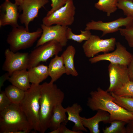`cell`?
Segmentation results:
<instances>
[{
	"label": "cell",
	"instance_id": "obj_6",
	"mask_svg": "<svg viewBox=\"0 0 133 133\" xmlns=\"http://www.w3.org/2000/svg\"><path fill=\"white\" fill-rule=\"evenodd\" d=\"M75 10L73 0H68L63 6L43 17V24L47 26L55 24L68 27L74 22Z\"/></svg>",
	"mask_w": 133,
	"mask_h": 133
},
{
	"label": "cell",
	"instance_id": "obj_23",
	"mask_svg": "<svg viewBox=\"0 0 133 133\" xmlns=\"http://www.w3.org/2000/svg\"><path fill=\"white\" fill-rule=\"evenodd\" d=\"M119 0H99L94 7L99 10L105 12L108 17L115 12L117 9Z\"/></svg>",
	"mask_w": 133,
	"mask_h": 133
},
{
	"label": "cell",
	"instance_id": "obj_24",
	"mask_svg": "<svg viewBox=\"0 0 133 133\" xmlns=\"http://www.w3.org/2000/svg\"><path fill=\"white\" fill-rule=\"evenodd\" d=\"M5 92L12 103L19 104L23 99L25 91L12 85L5 89Z\"/></svg>",
	"mask_w": 133,
	"mask_h": 133
},
{
	"label": "cell",
	"instance_id": "obj_3",
	"mask_svg": "<svg viewBox=\"0 0 133 133\" xmlns=\"http://www.w3.org/2000/svg\"><path fill=\"white\" fill-rule=\"evenodd\" d=\"M32 130L19 104L12 103L0 111V133H28Z\"/></svg>",
	"mask_w": 133,
	"mask_h": 133
},
{
	"label": "cell",
	"instance_id": "obj_16",
	"mask_svg": "<svg viewBox=\"0 0 133 133\" xmlns=\"http://www.w3.org/2000/svg\"><path fill=\"white\" fill-rule=\"evenodd\" d=\"M96 114L89 118L81 117L83 126L87 128L90 133H99V123L102 122L106 123H110V116L108 112L101 110H98Z\"/></svg>",
	"mask_w": 133,
	"mask_h": 133
},
{
	"label": "cell",
	"instance_id": "obj_15",
	"mask_svg": "<svg viewBox=\"0 0 133 133\" xmlns=\"http://www.w3.org/2000/svg\"><path fill=\"white\" fill-rule=\"evenodd\" d=\"M0 26L10 25L13 28L19 26V6L10 1H5L0 7Z\"/></svg>",
	"mask_w": 133,
	"mask_h": 133
},
{
	"label": "cell",
	"instance_id": "obj_21",
	"mask_svg": "<svg viewBox=\"0 0 133 133\" xmlns=\"http://www.w3.org/2000/svg\"><path fill=\"white\" fill-rule=\"evenodd\" d=\"M66 108L62 103L57 104L55 107L50 120L49 129L51 131L59 127L62 123L68 122Z\"/></svg>",
	"mask_w": 133,
	"mask_h": 133
},
{
	"label": "cell",
	"instance_id": "obj_10",
	"mask_svg": "<svg viewBox=\"0 0 133 133\" xmlns=\"http://www.w3.org/2000/svg\"><path fill=\"white\" fill-rule=\"evenodd\" d=\"M67 27L58 25L47 26L43 24H41L42 33L36 48L52 40L57 41L63 47L65 46L68 40L66 36Z\"/></svg>",
	"mask_w": 133,
	"mask_h": 133
},
{
	"label": "cell",
	"instance_id": "obj_5",
	"mask_svg": "<svg viewBox=\"0 0 133 133\" xmlns=\"http://www.w3.org/2000/svg\"><path fill=\"white\" fill-rule=\"evenodd\" d=\"M41 28L35 31L30 32L23 26L13 28L7 35L6 41L9 49L14 52L26 49L32 46L42 33Z\"/></svg>",
	"mask_w": 133,
	"mask_h": 133
},
{
	"label": "cell",
	"instance_id": "obj_29",
	"mask_svg": "<svg viewBox=\"0 0 133 133\" xmlns=\"http://www.w3.org/2000/svg\"><path fill=\"white\" fill-rule=\"evenodd\" d=\"M113 92L119 96L133 97V82L130 81Z\"/></svg>",
	"mask_w": 133,
	"mask_h": 133
},
{
	"label": "cell",
	"instance_id": "obj_37",
	"mask_svg": "<svg viewBox=\"0 0 133 133\" xmlns=\"http://www.w3.org/2000/svg\"><path fill=\"white\" fill-rule=\"evenodd\" d=\"M24 0H15V3L18 6H20L22 4Z\"/></svg>",
	"mask_w": 133,
	"mask_h": 133
},
{
	"label": "cell",
	"instance_id": "obj_32",
	"mask_svg": "<svg viewBox=\"0 0 133 133\" xmlns=\"http://www.w3.org/2000/svg\"><path fill=\"white\" fill-rule=\"evenodd\" d=\"M68 0H51V8L49 11L46 16H48L53 12L65 5Z\"/></svg>",
	"mask_w": 133,
	"mask_h": 133
},
{
	"label": "cell",
	"instance_id": "obj_19",
	"mask_svg": "<svg viewBox=\"0 0 133 133\" xmlns=\"http://www.w3.org/2000/svg\"><path fill=\"white\" fill-rule=\"evenodd\" d=\"M8 80L12 85L25 91L31 87L28 71L26 69L15 71Z\"/></svg>",
	"mask_w": 133,
	"mask_h": 133
},
{
	"label": "cell",
	"instance_id": "obj_9",
	"mask_svg": "<svg viewBox=\"0 0 133 133\" xmlns=\"http://www.w3.org/2000/svg\"><path fill=\"white\" fill-rule=\"evenodd\" d=\"M116 49L112 52L97 55L90 58L89 61L94 64L107 61L110 63L128 66L132 59V54L120 42H116Z\"/></svg>",
	"mask_w": 133,
	"mask_h": 133
},
{
	"label": "cell",
	"instance_id": "obj_25",
	"mask_svg": "<svg viewBox=\"0 0 133 133\" xmlns=\"http://www.w3.org/2000/svg\"><path fill=\"white\" fill-rule=\"evenodd\" d=\"M114 98V101L118 105L133 113V97L120 96L110 92Z\"/></svg>",
	"mask_w": 133,
	"mask_h": 133
},
{
	"label": "cell",
	"instance_id": "obj_35",
	"mask_svg": "<svg viewBox=\"0 0 133 133\" xmlns=\"http://www.w3.org/2000/svg\"><path fill=\"white\" fill-rule=\"evenodd\" d=\"M126 133H133V120L129 121L126 127Z\"/></svg>",
	"mask_w": 133,
	"mask_h": 133
},
{
	"label": "cell",
	"instance_id": "obj_33",
	"mask_svg": "<svg viewBox=\"0 0 133 133\" xmlns=\"http://www.w3.org/2000/svg\"><path fill=\"white\" fill-rule=\"evenodd\" d=\"M67 122H65L62 123L60 127L58 128L60 130V133H82V132H77L71 130L66 127Z\"/></svg>",
	"mask_w": 133,
	"mask_h": 133
},
{
	"label": "cell",
	"instance_id": "obj_28",
	"mask_svg": "<svg viewBox=\"0 0 133 133\" xmlns=\"http://www.w3.org/2000/svg\"><path fill=\"white\" fill-rule=\"evenodd\" d=\"M117 8L122 10L126 17H133V0H119Z\"/></svg>",
	"mask_w": 133,
	"mask_h": 133
},
{
	"label": "cell",
	"instance_id": "obj_18",
	"mask_svg": "<svg viewBox=\"0 0 133 133\" xmlns=\"http://www.w3.org/2000/svg\"><path fill=\"white\" fill-rule=\"evenodd\" d=\"M48 67L49 76L51 78L50 82L54 83L64 74L66 73V69L62 57L58 55L51 59Z\"/></svg>",
	"mask_w": 133,
	"mask_h": 133
},
{
	"label": "cell",
	"instance_id": "obj_7",
	"mask_svg": "<svg viewBox=\"0 0 133 133\" xmlns=\"http://www.w3.org/2000/svg\"><path fill=\"white\" fill-rule=\"evenodd\" d=\"M63 47L57 41L52 40L36 47L29 54L27 69L38 65L41 62H46L53 56L58 55Z\"/></svg>",
	"mask_w": 133,
	"mask_h": 133
},
{
	"label": "cell",
	"instance_id": "obj_11",
	"mask_svg": "<svg viewBox=\"0 0 133 133\" xmlns=\"http://www.w3.org/2000/svg\"><path fill=\"white\" fill-rule=\"evenodd\" d=\"M133 23V17H120L107 22L92 20L86 23L84 30L101 31L102 33L101 36L102 37L107 34L117 32L121 27L123 26L125 27Z\"/></svg>",
	"mask_w": 133,
	"mask_h": 133
},
{
	"label": "cell",
	"instance_id": "obj_27",
	"mask_svg": "<svg viewBox=\"0 0 133 133\" xmlns=\"http://www.w3.org/2000/svg\"><path fill=\"white\" fill-rule=\"evenodd\" d=\"M81 33L77 34L74 33L71 28L67 27L66 36L68 40H71L79 43H81L83 41L88 40L92 35L90 30H80Z\"/></svg>",
	"mask_w": 133,
	"mask_h": 133
},
{
	"label": "cell",
	"instance_id": "obj_14",
	"mask_svg": "<svg viewBox=\"0 0 133 133\" xmlns=\"http://www.w3.org/2000/svg\"><path fill=\"white\" fill-rule=\"evenodd\" d=\"M49 2L48 0H24L19 6V11H22L19 18L20 23L24 24L26 29L29 31L30 22L38 17L39 10Z\"/></svg>",
	"mask_w": 133,
	"mask_h": 133
},
{
	"label": "cell",
	"instance_id": "obj_1",
	"mask_svg": "<svg viewBox=\"0 0 133 133\" xmlns=\"http://www.w3.org/2000/svg\"><path fill=\"white\" fill-rule=\"evenodd\" d=\"M88 98L87 105L93 111L101 110L110 114V123L119 120L128 123L133 120V113L129 111L114 102V98L110 92L100 87L91 91Z\"/></svg>",
	"mask_w": 133,
	"mask_h": 133
},
{
	"label": "cell",
	"instance_id": "obj_36",
	"mask_svg": "<svg viewBox=\"0 0 133 133\" xmlns=\"http://www.w3.org/2000/svg\"><path fill=\"white\" fill-rule=\"evenodd\" d=\"M10 76L8 73L7 72V73L4 74L1 77L0 84V90L1 88L3 86L4 82L6 80H8Z\"/></svg>",
	"mask_w": 133,
	"mask_h": 133
},
{
	"label": "cell",
	"instance_id": "obj_17",
	"mask_svg": "<svg viewBox=\"0 0 133 133\" xmlns=\"http://www.w3.org/2000/svg\"><path fill=\"white\" fill-rule=\"evenodd\" d=\"M65 108L68 115V121H71L74 124L72 130L77 132H87V129L83 124L81 117L79 115L83 110L81 105L75 103L71 106H68Z\"/></svg>",
	"mask_w": 133,
	"mask_h": 133
},
{
	"label": "cell",
	"instance_id": "obj_2",
	"mask_svg": "<svg viewBox=\"0 0 133 133\" xmlns=\"http://www.w3.org/2000/svg\"><path fill=\"white\" fill-rule=\"evenodd\" d=\"M40 91L39 132L44 133L49 129L55 107L58 104L62 103L65 94L56 84L50 82L40 85Z\"/></svg>",
	"mask_w": 133,
	"mask_h": 133
},
{
	"label": "cell",
	"instance_id": "obj_4",
	"mask_svg": "<svg viewBox=\"0 0 133 133\" xmlns=\"http://www.w3.org/2000/svg\"><path fill=\"white\" fill-rule=\"evenodd\" d=\"M40 85L31 84L19 104L33 130L39 132Z\"/></svg>",
	"mask_w": 133,
	"mask_h": 133
},
{
	"label": "cell",
	"instance_id": "obj_34",
	"mask_svg": "<svg viewBox=\"0 0 133 133\" xmlns=\"http://www.w3.org/2000/svg\"><path fill=\"white\" fill-rule=\"evenodd\" d=\"M129 75L130 81L133 82V52L131 61L128 66Z\"/></svg>",
	"mask_w": 133,
	"mask_h": 133
},
{
	"label": "cell",
	"instance_id": "obj_26",
	"mask_svg": "<svg viewBox=\"0 0 133 133\" xmlns=\"http://www.w3.org/2000/svg\"><path fill=\"white\" fill-rule=\"evenodd\" d=\"M111 125L103 129L104 133H126V122L121 120H115L110 122Z\"/></svg>",
	"mask_w": 133,
	"mask_h": 133
},
{
	"label": "cell",
	"instance_id": "obj_38",
	"mask_svg": "<svg viewBox=\"0 0 133 133\" xmlns=\"http://www.w3.org/2000/svg\"><path fill=\"white\" fill-rule=\"evenodd\" d=\"M10 0H5V1H10Z\"/></svg>",
	"mask_w": 133,
	"mask_h": 133
},
{
	"label": "cell",
	"instance_id": "obj_30",
	"mask_svg": "<svg viewBox=\"0 0 133 133\" xmlns=\"http://www.w3.org/2000/svg\"><path fill=\"white\" fill-rule=\"evenodd\" d=\"M119 31L121 35L124 37L129 46L133 48V23L124 28H120Z\"/></svg>",
	"mask_w": 133,
	"mask_h": 133
},
{
	"label": "cell",
	"instance_id": "obj_13",
	"mask_svg": "<svg viewBox=\"0 0 133 133\" xmlns=\"http://www.w3.org/2000/svg\"><path fill=\"white\" fill-rule=\"evenodd\" d=\"M110 85L107 90L114 92L130 81L128 66L110 63L108 66Z\"/></svg>",
	"mask_w": 133,
	"mask_h": 133
},
{
	"label": "cell",
	"instance_id": "obj_22",
	"mask_svg": "<svg viewBox=\"0 0 133 133\" xmlns=\"http://www.w3.org/2000/svg\"><path fill=\"white\" fill-rule=\"evenodd\" d=\"M28 71L31 84H39L49 76L48 67L43 64L31 67Z\"/></svg>",
	"mask_w": 133,
	"mask_h": 133
},
{
	"label": "cell",
	"instance_id": "obj_12",
	"mask_svg": "<svg viewBox=\"0 0 133 133\" xmlns=\"http://www.w3.org/2000/svg\"><path fill=\"white\" fill-rule=\"evenodd\" d=\"M29 54L28 52H14L9 49L5 50V60L2 69L10 76L15 71L28 69Z\"/></svg>",
	"mask_w": 133,
	"mask_h": 133
},
{
	"label": "cell",
	"instance_id": "obj_20",
	"mask_svg": "<svg viewBox=\"0 0 133 133\" xmlns=\"http://www.w3.org/2000/svg\"><path fill=\"white\" fill-rule=\"evenodd\" d=\"M76 52L75 47L72 45H70L67 47L61 55L63 58L66 68L65 74L75 77L78 75L74 65V58Z\"/></svg>",
	"mask_w": 133,
	"mask_h": 133
},
{
	"label": "cell",
	"instance_id": "obj_8",
	"mask_svg": "<svg viewBox=\"0 0 133 133\" xmlns=\"http://www.w3.org/2000/svg\"><path fill=\"white\" fill-rule=\"evenodd\" d=\"M116 42L114 37L103 39L98 35L92 34L83 44L82 48L86 56L91 58L100 52L105 53L114 50Z\"/></svg>",
	"mask_w": 133,
	"mask_h": 133
},
{
	"label": "cell",
	"instance_id": "obj_31",
	"mask_svg": "<svg viewBox=\"0 0 133 133\" xmlns=\"http://www.w3.org/2000/svg\"><path fill=\"white\" fill-rule=\"evenodd\" d=\"M12 103L6 95L4 91H0V111H1Z\"/></svg>",
	"mask_w": 133,
	"mask_h": 133
}]
</instances>
